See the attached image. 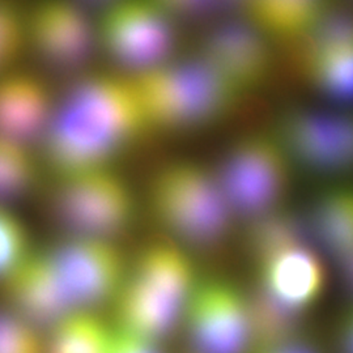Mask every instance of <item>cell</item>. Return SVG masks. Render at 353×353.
Listing matches in <instances>:
<instances>
[{"label": "cell", "mask_w": 353, "mask_h": 353, "mask_svg": "<svg viewBox=\"0 0 353 353\" xmlns=\"http://www.w3.org/2000/svg\"><path fill=\"white\" fill-rule=\"evenodd\" d=\"M48 252L76 309L96 310L115 299L128 265L117 241L68 236Z\"/></svg>", "instance_id": "11"}, {"label": "cell", "mask_w": 353, "mask_h": 353, "mask_svg": "<svg viewBox=\"0 0 353 353\" xmlns=\"http://www.w3.org/2000/svg\"><path fill=\"white\" fill-rule=\"evenodd\" d=\"M51 210L70 237L115 241L132 224L137 198L115 168L58 176Z\"/></svg>", "instance_id": "6"}, {"label": "cell", "mask_w": 353, "mask_h": 353, "mask_svg": "<svg viewBox=\"0 0 353 353\" xmlns=\"http://www.w3.org/2000/svg\"><path fill=\"white\" fill-rule=\"evenodd\" d=\"M258 353H319L316 348L306 341L292 339L272 347L261 348Z\"/></svg>", "instance_id": "27"}, {"label": "cell", "mask_w": 353, "mask_h": 353, "mask_svg": "<svg viewBox=\"0 0 353 353\" xmlns=\"http://www.w3.org/2000/svg\"><path fill=\"white\" fill-rule=\"evenodd\" d=\"M32 252L24 221L12 205L0 204V280L8 278Z\"/></svg>", "instance_id": "23"}, {"label": "cell", "mask_w": 353, "mask_h": 353, "mask_svg": "<svg viewBox=\"0 0 353 353\" xmlns=\"http://www.w3.org/2000/svg\"><path fill=\"white\" fill-rule=\"evenodd\" d=\"M3 283L11 310L34 327H54L76 310L48 250L30 252Z\"/></svg>", "instance_id": "13"}, {"label": "cell", "mask_w": 353, "mask_h": 353, "mask_svg": "<svg viewBox=\"0 0 353 353\" xmlns=\"http://www.w3.org/2000/svg\"><path fill=\"white\" fill-rule=\"evenodd\" d=\"M151 127L132 80L122 74L83 76L58 99L41 144L57 176L115 168Z\"/></svg>", "instance_id": "1"}, {"label": "cell", "mask_w": 353, "mask_h": 353, "mask_svg": "<svg viewBox=\"0 0 353 353\" xmlns=\"http://www.w3.org/2000/svg\"><path fill=\"white\" fill-rule=\"evenodd\" d=\"M309 233L338 262L353 252V188L323 191L306 217Z\"/></svg>", "instance_id": "17"}, {"label": "cell", "mask_w": 353, "mask_h": 353, "mask_svg": "<svg viewBox=\"0 0 353 353\" xmlns=\"http://www.w3.org/2000/svg\"><path fill=\"white\" fill-rule=\"evenodd\" d=\"M258 268V285L301 312L321 299L326 285L323 265L307 245L280 252Z\"/></svg>", "instance_id": "15"}, {"label": "cell", "mask_w": 353, "mask_h": 353, "mask_svg": "<svg viewBox=\"0 0 353 353\" xmlns=\"http://www.w3.org/2000/svg\"><path fill=\"white\" fill-rule=\"evenodd\" d=\"M26 49V10L0 0V77L17 68Z\"/></svg>", "instance_id": "24"}, {"label": "cell", "mask_w": 353, "mask_h": 353, "mask_svg": "<svg viewBox=\"0 0 353 353\" xmlns=\"http://www.w3.org/2000/svg\"><path fill=\"white\" fill-rule=\"evenodd\" d=\"M272 134L292 163L323 174L353 172V113L290 108Z\"/></svg>", "instance_id": "8"}, {"label": "cell", "mask_w": 353, "mask_h": 353, "mask_svg": "<svg viewBox=\"0 0 353 353\" xmlns=\"http://www.w3.org/2000/svg\"><path fill=\"white\" fill-rule=\"evenodd\" d=\"M309 236L306 217L283 205L249 220L246 248L261 265L280 252L306 245Z\"/></svg>", "instance_id": "18"}, {"label": "cell", "mask_w": 353, "mask_h": 353, "mask_svg": "<svg viewBox=\"0 0 353 353\" xmlns=\"http://www.w3.org/2000/svg\"><path fill=\"white\" fill-rule=\"evenodd\" d=\"M28 48L59 71H76L99 49L96 14L62 0L38 3L26 10Z\"/></svg>", "instance_id": "12"}, {"label": "cell", "mask_w": 353, "mask_h": 353, "mask_svg": "<svg viewBox=\"0 0 353 353\" xmlns=\"http://www.w3.org/2000/svg\"><path fill=\"white\" fill-rule=\"evenodd\" d=\"M194 52L243 96L265 87L275 71L272 43L240 8L208 24Z\"/></svg>", "instance_id": "9"}, {"label": "cell", "mask_w": 353, "mask_h": 353, "mask_svg": "<svg viewBox=\"0 0 353 353\" xmlns=\"http://www.w3.org/2000/svg\"><path fill=\"white\" fill-rule=\"evenodd\" d=\"M326 1H250L240 6V14L271 43L290 48L332 8Z\"/></svg>", "instance_id": "16"}, {"label": "cell", "mask_w": 353, "mask_h": 353, "mask_svg": "<svg viewBox=\"0 0 353 353\" xmlns=\"http://www.w3.org/2000/svg\"><path fill=\"white\" fill-rule=\"evenodd\" d=\"M183 321L194 353H246L252 344L246 294L227 280L198 281Z\"/></svg>", "instance_id": "10"}, {"label": "cell", "mask_w": 353, "mask_h": 353, "mask_svg": "<svg viewBox=\"0 0 353 353\" xmlns=\"http://www.w3.org/2000/svg\"><path fill=\"white\" fill-rule=\"evenodd\" d=\"M292 164L272 131H255L232 143L214 169L234 216L252 220L284 205Z\"/></svg>", "instance_id": "5"}, {"label": "cell", "mask_w": 353, "mask_h": 353, "mask_svg": "<svg viewBox=\"0 0 353 353\" xmlns=\"http://www.w3.org/2000/svg\"><path fill=\"white\" fill-rule=\"evenodd\" d=\"M148 203L168 240L185 249L216 248L236 217L214 168L194 160L160 166L152 174Z\"/></svg>", "instance_id": "4"}, {"label": "cell", "mask_w": 353, "mask_h": 353, "mask_svg": "<svg viewBox=\"0 0 353 353\" xmlns=\"http://www.w3.org/2000/svg\"><path fill=\"white\" fill-rule=\"evenodd\" d=\"M0 353H46V341L13 310L0 309Z\"/></svg>", "instance_id": "25"}, {"label": "cell", "mask_w": 353, "mask_h": 353, "mask_svg": "<svg viewBox=\"0 0 353 353\" xmlns=\"http://www.w3.org/2000/svg\"><path fill=\"white\" fill-rule=\"evenodd\" d=\"M290 64L296 75L321 93L353 102V45L319 51Z\"/></svg>", "instance_id": "19"}, {"label": "cell", "mask_w": 353, "mask_h": 353, "mask_svg": "<svg viewBox=\"0 0 353 353\" xmlns=\"http://www.w3.org/2000/svg\"><path fill=\"white\" fill-rule=\"evenodd\" d=\"M112 353H161V351L159 350L157 343L143 339L115 327Z\"/></svg>", "instance_id": "26"}, {"label": "cell", "mask_w": 353, "mask_h": 353, "mask_svg": "<svg viewBox=\"0 0 353 353\" xmlns=\"http://www.w3.org/2000/svg\"><path fill=\"white\" fill-rule=\"evenodd\" d=\"M341 263V279L345 290L353 296V252L344 259L339 261Z\"/></svg>", "instance_id": "29"}, {"label": "cell", "mask_w": 353, "mask_h": 353, "mask_svg": "<svg viewBox=\"0 0 353 353\" xmlns=\"http://www.w3.org/2000/svg\"><path fill=\"white\" fill-rule=\"evenodd\" d=\"M189 252L173 241H154L127 265L113 300L117 328L159 343L183 321L198 284Z\"/></svg>", "instance_id": "2"}, {"label": "cell", "mask_w": 353, "mask_h": 353, "mask_svg": "<svg viewBox=\"0 0 353 353\" xmlns=\"http://www.w3.org/2000/svg\"><path fill=\"white\" fill-rule=\"evenodd\" d=\"M339 352L353 353V310L347 314L339 331Z\"/></svg>", "instance_id": "28"}, {"label": "cell", "mask_w": 353, "mask_h": 353, "mask_svg": "<svg viewBox=\"0 0 353 353\" xmlns=\"http://www.w3.org/2000/svg\"><path fill=\"white\" fill-rule=\"evenodd\" d=\"M58 97L37 74L14 68L0 77V138L41 147Z\"/></svg>", "instance_id": "14"}, {"label": "cell", "mask_w": 353, "mask_h": 353, "mask_svg": "<svg viewBox=\"0 0 353 353\" xmlns=\"http://www.w3.org/2000/svg\"><path fill=\"white\" fill-rule=\"evenodd\" d=\"M137 88L151 131L185 132L212 126L246 97L195 52L138 77Z\"/></svg>", "instance_id": "3"}, {"label": "cell", "mask_w": 353, "mask_h": 353, "mask_svg": "<svg viewBox=\"0 0 353 353\" xmlns=\"http://www.w3.org/2000/svg\"><path fill=\"white\" fill-rule=\"evenodd\" d=\"M246 300L252 344L259 350L296 339L305 312L279 300L258 284L246 294Z\"/></svg>", "instance_id": "20"}, {"label": "cell", "mask_w": 353, "mask_h": 353, "mask_svg": "<svg viewBox=\"0 0 353 353\" xmlns=\"http://www.w3.org/2000/svg\"><path fill=\"white\" fill-rule=\"evenodd\" d=\"M99 49L122 75L138 77L173 59L176 24L163 1H118L96 16Z\"/></svg>", "instance_id": "7"}, {"label": "cell", "mask_w": 353, "mask_h": 353, "mask_svg": "<svg viewBox=\"0 0 353 353\" xmlns=\"http://www.w3.org/2000/svg\"><path fill=\"white\" fill-rule=\"evenodd\" d=\"M39 164L34 148L0 138V204L12 205L34 189Z\"/></svg>", "instance_id": "22"}, {"label": "cell", "mask_w": 353, "mask_h": 353, "mask_svg": "<svg viewBox=\"0 0 353 353\" xmlns=\"http://www.w3.org/2000/svg\"><path fill=\"white\" fill-rule=\"evenodd\" d=\"M114 328L94 310L76 309L50 328L46 353H112Z\"/></svg>", "instance_id": "21"}]
</instances>
